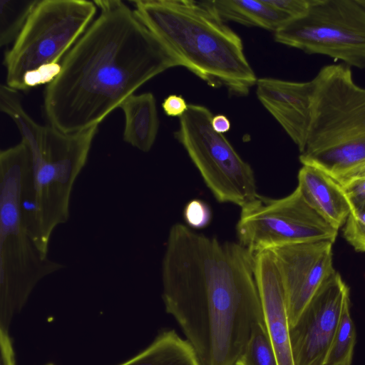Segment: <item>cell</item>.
<instances>
[{
	"mask_svg": "<svg viewBox=\"0 0 365 365\" xmlns=\"http://www.w3.org/2000/svg\"><path fill=\"white\" fill-rule=\"evenodd\" d=\"M307 13L274 32L277 43L365 69V10L357 0H309Z\"/></svg>",
	"mask_w": 365,
	"mask_h": 365,
	"instance_id": "9",
	"label": "cell"
},
{
	"mask_svg": "<svg viewBox=\"0 0 365 365\" xmlns=\"http://www.w3.org/2000/svg\"><path fill=\"white\" fill-rule=\"evenodd\" d=\"M342 186L351 209L365 210V177L351 178Z\"/></svg>",
	"mask_w": 365,
	"mask_h": 365,
	"instance_id": "24",
	"label": "cell"
},
{
	"mask_svg": "<svg viewBox=\"0 0 365 365\" xmlns=\"http://www.w3.org/2000/svg\"><path fill=\"white\" fill-rule=\"evenodd\" d=\"M186 223L194 229H201L208 225L211 220V211L203 201L195 199L190 201L184 210Z\"/></svg>",
	"mask_w": 365,
	"mask_h": 365,
	"instance_id": "23",
	"label": "cell"
},
{
	"mask_svg": "<svg viewBox=\"0 0 365 365\" xmlns=\"http://www.w3.org/2000/svg\"><path fill=\"white\" fill-rule=\"evenodd\" d=\"M356 177H365V167L354 178Z\"/></svg>",
	"mask_w": 365,
	"mask_h": 365,
	"instance_id": "29",
	"label": "cell"
},
{
	"mask_svg": "<svg viewBox=\"0 0 365 365\" xmlns=\"http://www.w3.org/2000/svg\"><path fill=\"white\" fill-rule=\"evenodd\" d=\"M43 365H56L55 364L52 363V362H48V363H46Z\"/></svg>",
	"mask_w": 365,
	"mask_h": 365,
	"instance_id": "31",
	"label": "cell"
},
{
	"mask_svg": "<svg viewBox=\"0 0 365 365\" xmlns=\"http://www.w3.org/2000/svg\"><path fill=\"white\" fill-rule=\"evenodd\" d=\"M98 18L61 62L46 85L43 109L65 133L99 124L153 78L178 61L123 1H94Z\"/></svg>",
	"mask_w": 365,
	"mask_h": 365,
	"instance_id": "2",
	"label": "cell"
},
{
	"mask_svg": "<svg viewBox=\"0 0 365 365\" xmlns=\"http://www.w3.org/2000/svg\"><path fill=\"white\" fill-rule=\"evenodd\" d=\"M212 117L205 106L189 104L174 135L215 198L242 208L259 195L255 173L225 136L213 130Z\"/></svg>",
	"mask_w": 365,
	"mask_h": 365,
	"instance_id": "8",
	"label": "cell"
},
{
	"mask_svg": "<svg viewBox=\"0 0 365 365\" xmlns=\"http://www.w3.org/2000/svg\"><path fill=\"white\" fill-rule=\"evenodd\" d=\"M257 96L297 145L301 153L312 121L315 93L314 80L306 82L274 78L257 79Z\"/></svg>",
	"mask_w": 365,
	"mask_h": 365,
	"instance_id": "13",
	"label": "cell"
},
{
	"mask_svg": "<svg viewBox=\"0 0 365 365\" xmlns=\"http://www.w3.org/2000/svg\"><path fill=\"white\" fill-rule=\"evenodd\" d=\"M343 232L356 251L365 252V210L351 209Z\"/></svg>",
	"mask_w": 365,
	"mask_h": 365,
	"instance_id": "22",
	"label": "cell"
},
{
	"mask_svg": "<svg viewBox=\"0 0 365 365\" xmlns=\"http://www.w3.org/2000/svg\"><path fill=\"white\" fill-rule=\"evenodd\" d=\"M255 277L264 324L279 365H294L289 322L281 277L271 250L255 255Z\"/></svg>",
	"mask_w": 365,
	"mask_h": 365,
	"instance_id": "14",
	"label": "cell"
},
{
	"mask_svg": "<svg viewBox=\"0 0 365 365\" xmlns=\"http://www.w3.org/2000/svg\"><path fill=\"white\" fill-rule=\"evenodd\" d=\"M356 343V331L350 313V301L346 303L324 365H351Z\"/></svg>",
	"mask_w": 365,
	"mask_h": 365,
	"instance_id": "20",
	"label": "cell"
},
{
	"mask_svg": "<svg viewBox=\"0 0 365 365\" xmlns=\"http://www.w3.org/2000/svg\"><path fill=\"white\" fill-rule=\"evenodd\" d=\"M117 365H201L190 343L173 329L160 331L143 350Z\"/></svg>",
	"mask_w": 365,
	"mask_h": 365,
	"instance_id": "18",
	"label": "cell"
},
{
	"mask_svg": "<svg viewBox=\"0 0 365 365\" xmlns=\"http://www.w3.org/2000/svg\"><path fill=\"white\" fill-rule=\"evenodd\" d=\"M188 105L183 97L173 94L165 98L162 107L167 115L180 118L187 111Z\"/></svg>",
	"mask_w": 365,
	"mask_h": 365,
	"instance_id": "27",
	"label": "cell"
},
{
	"mask_svg": "<svg viewBox=\"0 0 365 365\" xmlns=\"http://www.w3.org/2000/svg\"><path fill=\"white\" fill-rule=\"evenodd\" d=\"M0 365H16L14 344L9 331L0 329Z\"/></svg>",
	"mask_w": 365,
	"mask_h": 365,
	"instance_id": "26",
	"label": "cell"
},
{
	"mask_svg": "<svg viewBox=\"0 0 365 365\" xmlns=\"http://www.w3.org/2000/svg\"><path fill=\"white\" fill-rule=\"evenodd\" d=\"M309 205L336 230L345 224L351 210L343 186L329 175L312 165H303L298 185Z\"/></svg>",
	"mask_w": 365,
	"mask_h": 365,
	"instance_id": "15",
	"label": "cell"
},
{
	"mask_svg": "<svg viewBox=\"0 0 365 365\" xmlns=\"http://www.w3.org/2000/svg\"><path fill=\"white\" fill-rule=\"evenodd\" d=\"M165 311L201 365H235L264 321L255 255L182 223L170 228L161 264Z\"/></svg>",
	"mask_w": 365,
	"mask_h": 365,
	"instance_id": "1",
	"label": "cell"
},
{
	"mask_svg": "<svg viewBox=\"0 0 365 365\" xmlns=\"http://www.w3.org/2000/svg\"><path fill=\"white\" fill-rule=\"evenodd\" d=\"M38 1H0L1 46L15 41Z\"/></svg>",
	"mask_w": 365,
	"mask_h": 365,
	"instance_id": "19",
	"label": "cell"
},
{
	"mask_svg": "<svg viewBox=\"0 0 365 365\" xmlns=\"http://www.w3.org/2000/svg\"><path fill=\"white\" fill-rule=\"evenodd\" d=\"M358 3L365 10V0H357Z\"/></svg>",
	"mask_w": 365,
	"mask_h": 365,
	"instance_id": "30",
	"label": "cell"
},
{
	"mask_svg": "<svg viewBox=\"0 0 365 365\" xmlns=\"http://www.w3.org/2000/svg\"><path fill=\"white\" fill-rule=\"evenodd\" d=\"M94 1L39 0L4 55L6 86L24 91V79L34 72L59 73L61 61L90 26Z\"/></svg>",
	"mask_w": 365,
	"mask_h": 365,
	"instance_id": "7",
	"label": "cell"
},
{
	"mask_svg": "<svg viewBox=\"0 0 365 365\" xmlns=\"http://www.w3.org/2000/svg\"><path fill=\"white\" fill-rule=\"evenodd\" d=\"M349 301V289L335 271L290 327L294 365H324Z\"/></svg>",
	"mask_w": 365,
	"mask_h": 365,
	"instance_id": "11",
	"label": "cell"
},
{
	"mask_svg": "<svg viewBox=\"0 0 365 365\" xmlns=\"http://www.w3.org/2000/svg\"><path fill=\"white\" fill-rule=\"evenodd\" d=\"M31 166L26 144L0 152V329L9 331L36 285L65 267L41 251L24 222L21 190Z\"/></svg>",
	"mask_w": 365,
	"mask_h": 365,
	"instance_id": "6",
	"label": "cell"
},
{
	"mask_svg": "<svg viewBox=\"0 0 365 365\" xmlns=\"http://www.w3.org/2000/svg\"><path fill=\"white\" fill-rule=\"evenodd\" d=\"M236 231L238 242L254 255L308 242L334 243L338 233L309 205L297 187L282 198L259 195L241 208Z\"/></svg>",
	"mask_w": 365,
	"mask_h": 365,
	"instance_id": "10",
	"label": "cell"
},
{
	"mask_svg": "<svg viewBox=\"0 0 365 365\" xmlns=\"http://www.w3.org/2000/svg\"><path fill=\"white\" fill-rule=\"evenodd\" d=\"M313 80L312 121L299 160L343 185L365 167V88L345 64L323 66Z\"/></svg>",
	"mask_w": 365,
	"mask_h": 365,
	"instance_id": "5",
	"label": "cell"
},
{
	"mask_svg": "<svg viewBox=\"0 0 365 365\" xmlns=\"http://www.w3.org/2000/svg\"><path fill=\"white\" fill-rule=\"evenodd\" d=\"M333 242H308L278 247L273 252L281 277L290 327L323 283L336 271Z\"/></svg>",
	"mask_w": 365,
	"mask_h": 365,
	"instance_id": "12",
	"label": "cell"
},
{
	"mask_svg": "<svg viewBox=\"0 0 365 365\" xmlns=\"http://www.w3.org/2000/svg\"><path fill=\"white\" fill-rule=\"evenodd\" d=\"M211 124L213 130L220 134L228 132L231 128L230 120L222 114L213 115Z\"/></svg>",
	"mask_w": 365,
	"mask_h": 365,
	"instance_id": "28",
	"label": "cell"
},
{
	"mask_svg": "<svg viewBox=\"0 0 365 365\" xmlns=\"http://www.w3.org/2000/svg\"><path fill=\"white\" fill-rule=\"evenodd\" d=\"M139 21L178 61L213 88L245 96L257 78L241 38L202 1L137 0Z\"/></svg>",
	"mask_w": 365,
	"mask_h": 365,
	"instance_id": "4",
	"label": "cell"
},
{
	"mask_svg": "<svg viewBox=\"0 0 365 365\" xmlns=\"http://www.w3.org/2000/svg\"><path fill=\"white\" fill-rule=\"evenodd\" d=\"M0 108L14 122L30 152L31 165L21 190L22 216L38 248L48 254L53 232L69 219L73 188L98 126L65 133L40 125L24 110L19 92L6 85L0 87Z\"/></svg>",
	"mask_w": 365,
	"mask_h": 365,
	"instance_id": "3",
	"label": "cell"
},
{
	"mask_svg": "<svg viewBox=\"0 0 365 365\" xmlns=\"http://www.w3.org/2000/svg\"><path fill=\"white\" fill-rule=\"evenodd\" d=\"M235 365H279L264 321L255 325Z\"/></svg>",
	"mask_w": 365,
	"mask_h": 365,
	"instance_id": "21",
	"label": "cell"
},
{
	"mask_svg": "<svg viewBox=\"0 0 365 365\" xmlns=\"http://www.w3.org/2000/svg\"><path fill=\"white\" fill-rule=\"evenodd\" d=\"M274 9L287 14L292 19L305 15L309 8V0H265Z\"/></svg>",
	"mask_w": 365,
	"mask_h": 365,
	"instance_id": "25",
	"label": "cell"
},
{
	"mask_svg": "<svg viewBox=\"0 0 365 365\" xmlns=\"http://www.w3.org/2000/svg\"><path fill=\"white\" fill-rule=\"evenodd\" d=\"M224 22L234 21L277 31L291 17L269 5L265 0L202 1Z\"/></svg>",
	"mask_w": 365,
	"mask_h": 365,
	"instance_id": "17",
	"label": "cell"
},
{
	"mask_svg": "<svg viewBox=\"0 0 365 365\" xmlns=\"http://www.w3.org/2000/svg\"><path fill=\"white\" fill-rule=\"evenodd\" d=\"M123 113V140L143 152L153 146L159 128L155 98L152 93L133 94L119 107Z\"/></svg>",
	"mask_w": 365,
	"mask_h": 365,
	"instance_id": "16",
	"label": "cell"
}]
</instances>
